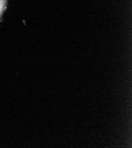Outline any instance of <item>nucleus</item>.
I'll use <instances>...</instances> for the list:
<instances>
[{"label": "nucleus", "mask_w": 132, "mask_h": 148, "mask_svg": "<svg viewBox=\"0 0 132 148\" xmlns=\"http://www.w3.org/2000/svg\"><path fill=\"white\" fill-rule=\"evenodd\" d=\"M4 5V0H0V12H1V11L3 10Z\"/></svg>", "instance_id": "nucleus-1"}]
</instances>
